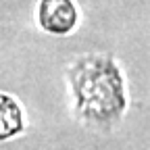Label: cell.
I'll return each instance as SVG.
<instances>
[{
  "label": "cell",
  "mask_w": 150,
  "mask_h": 150,
  "mask_svg": "<svg viewBox=\"0 0 150 150\" xmlns=\"http://www.w3.org/2000/svg\"><path fill=\"white\" fill-rule=\"evenodd\" d=\"M79 115L96 125L112 123L125 106L119 69L104 56H83L69 69Z\"/></svg>",
  "instance_id": "1"
},
{
  "label": "cell",
  "mask_w": 150,
  "mask_h": 150,
  "mask_svg": "<svg viewBox=\"0 0 150 150\" xmlns=\"http://www.w3.org/2000/svg\"><path fill=\"white\" fill-rule=\"evenodd\" d=\"M40 25L50 33H67L77 23V8L71 0H42L40 8Z\"/></svg>",
  "instance_id": "2"
},
{
  "label": "cell",
  "mask_w": 150,
  "mask_h": 150,
  "mask_svg": "<svg viewBox=\"0 0 150 150\" xmlns=\"http://www.w3.org/2000/svg\"><path fill=\"white\" fill-rule=\"evenodd\" d=\"M21 127H23L21 112H19L15 100L8 98V96H2V127H0V136L8 138V136L17 134Z\"/></svg>",
  "instance_id": "3"
}]
</instances>
